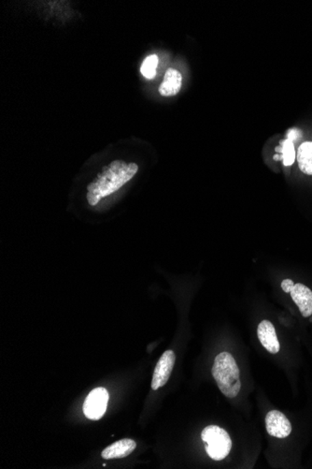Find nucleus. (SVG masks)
Listing matches in <instances>:
<instances>
[{
	"instance_id": "nucleus-1",
	"label": "nucleus",
	"mask_w": 312,
	"mask_h": 469,
	"mask_svg": "<svg viewBox=\"0 0 312 469\" xmlns=\"http://www.w3.org/2000/svg\"><path fill=\"white\" fill-rule=\"evenodd\" d=\"M138 171L139 166L134 163L112 161L87 187L86 200L89 205L96 206L102 199L118 191L134 178Z\"/></svg>"
},
{
	"instance_id": "nucleus-2",
	"label": "nucleus",
	"mask_w": 312,
	"mask_h": 469,
	"mask_svg": "<svg viewBox=\"0 0 312 469\" xmlns=\"http://www.w3.org/2000/svg\"><path fill=\"white\" fill-rule=\"evenodd\" d=\"M211 373L224 396L233 399L239 396L242 389L239 369L230 353L222 352L216 356Z\"/></svg>"
},
{
	"instance_id": "nucleus-3",
	"label": "nucleus",
	"mask_w": 312,
	"mask_h": 469,
	"mask_svg": "<svg viewBox=\"0 0 312 469\" xmlns=\"http://www.w3.org/2000/svg\"><path fill=\"white\" fill-rule=\"evenodd\" d=\"M205 448L208 455L216 461H221L229 455L232 448L231 437L229 433L217 425H209L201 434Z\"/></svg>"
},
{
	"instance_id": "nucleus-4",
	"label": "nucleus",
	"mask_w": 312,
	"mask_h": 469,
	"mask_svg": "<svg viewBox=\"0 0 312 469\" xmlns=\"http://www.w3.org/2000/svg\"><path fill=\"white\" fill-rule=\"evenodd\" d=\"M109 403V393L103 387L94 389L86 397L83 404V413L88 419H101Z\"/></svg>"
},
{
	"instance_id": "nucleus-5",
	"label": "nucleus",
	"mask_w": 312,
	"mask_h": 469,
	"mask_svg": "<svg viewBox=\"0 0 312 469\" xmlns=\"http://www.w3.org/2000/svg\"><path fill=\"white\" fill-rule=\"evenodd\" d=\"M176 354L173 350H167L161 356L153 372L152 389H158L167 384L175 365Z\"/></svg>"
},
{
	"instance_id": "nucleus-6",
	"label": "nucleus",
	"mask_w": 312,
	"mask_h": 469,
	"mask_svg": "<svg viewBox=\"0 0 312 469\" xmlns=\"http://www.w3.org/2000/svg\"><path fill=\"white\" fill-rule=\"evenodd\" d=\"M265 428L268 434L277 438H285L291 433V425L283 412L271 410L265 416Z\"/></svg>"
},
{
	"instance_id": "nucleus-7",
	"label": "nucleus",
	"mask_w": 312,
	"mask_h": 469,
	"mask_svg": "<svg viewBox=\"0 0 312 469\" xmlns=\"http://www.w3.org/2000/svg\"><path fill=\"white\" fill-rule=\"evenodd\" d=\"M257 335L261 344L268 352L277 354L281 350V345L276 334L274 325L271 324L270 320H264L260 322L257 328Z\"/></svg>"
},
{
	"instance_id": "nucleus-8",
	"label": "nucleus",
	"mask_w": 312,
	"mask_h": 469,
	"mask_svg": "<svg viewBox=\"0 0 312 469\" xmlns=\"http://www.w3.org/2000/svg\"><path fill=\"white\" fill-rule=\"evenodd\" d=\"M291 299L300 310L302 316L309 317L312 316V291L303 284H295L290 292Z\"/></svg>"
},
{
	"instance_id": "nucleus-9",
	"label": "nucleus",
	"mask_w": 312,
	"mask_h": 469,
	"mask_svg": "<svg viewBox=\"0 0 312 469\" xmlns=\"http://www.w3.org/2000/svg\"><path fill=\"white\" fill-rule=\"evenodd\" d=\"M137 447V444L133 440L130 438H124V440H119L112 443V445L108 446L101 455L105 460H112V459H121L127 457L131 455Z\"/></svg>"
},
{
	"instance_id": "nucleus-10",
	"label": "nucleus",
	"mask_w": 312,
	"mask_h": 469,
	"mask_svg": "<svg viewBox=\"0 0 312 469\" xmlns=\"http://www.w3.org/2000/svg\"><path fill=\"white\" fill-rule=\"evenodd\" d=\"M183 84V76L175 69H168L159 86V93L163 97L176 96L180 92Z\"/></svg>"
},
{
	"instance_id": "nucleus-11",
	"label": "nucleus",
	"mask_w": 312,
	"mask_h": 469,
	"mask_svg": "<svg viewBox=\"0 0 312 469\" xmlns=\"http://www.w3.org/2000/svg\"><path fill=\"white\" fill-rule=\"evenodd\" d=\"M298 163L302 173L312 176V142H305L299 146Z\"/></svg>"
},
{
	"instance_id": "nucleus-12",
	"label": "nucleus",
	"mask_w": 312,
	"mask_h": 469,
	"mask_svg": "<svg viewBox=\"0 0 312 469\" xmlns=\"http://www.w3.org/2000/svg\"><path fill=\"white\" fill-rule=\"evenodd\" d=\"M158 66V56L151 55L143 61L140 73L146 79H153L156 75V69Z\"/></svg>"
},
{
	"instance_id": "nucleus-13",
	"label": "nucleus",
	"mask_w": 312,
	"mask_h": 469,
	"mask_svg": "<svg viewBox=\"0 0 312 469\" xmlns=\"http://www.w3.org/2000/svg\"><path fill=\"white\" fill-rule=\"evenodd\" d=\"M283 160L285 166L293 165L296 160V151L294 143L291 140L283 141Z\"/></svg>"
},
{
	"instance_id": "nucleus-14",
	"label": "nucleus",
	"mask_w": 312,
	"mask_h": 469,
	"mask_svg": "<svg viewBox=\"0 0 312 469\" xmlns=\"http://www.w3.org/2000/svg\"><path fill=\"white\" fill-rule=\"evenodd\" d=\"M294 287H295V283H294V281L291 280V279H285V280L281 282V289H283V291H285L286 293H290Z\"/></svg>"
}]
</instances>
